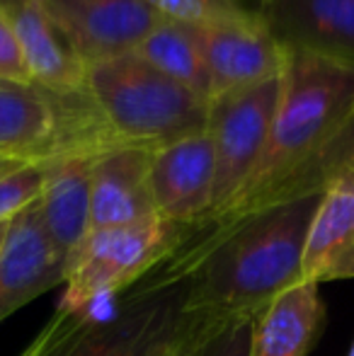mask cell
Returning <instances> with one entry per match:
<instances>
[{"label":"cell","instance_id":"cell-23","mask_svg":"<svg viewBox=\"0 0 354 356\" xmlns=\"http://www.w3.org/2000/svg\"><path fill=\"white\" fill-rule=\"evenodd\" d=\"M32 163L29 158H19V155H8V153H0V177L8 172H13V170L22 168V165Z\"/></svg>","mask_w":354,"mask_h":356},{"label":"cell","instance_id":"cell-18","mask_svg":"<svg viewBox=\"0 0 354 356\" xmlns=\"http://www.w3.org/2000/svg\"><path fill=\"white\" fill-rule=\"evenodd\" d=\"M131 54H136L141 61H146L166 78L175 80L211 102V83H209V71L204 63L202 39H199L197 27L161 19L136 44Z\"/></svg>","mask_w":354,"mask_h":356},{"label":"cell","instance_id":"cell-26","mask_svg":"<svg viewBox=\"0 0 354 356\" xmlns=\"http://www.w3.org/2000/svg\"><path fill=\"white\" fill-rule=\"evenodd\" d=\"M350 356H354V344H352V352H350Z\"/></svg>","mask_w":354,"mask_h":356},{"label":"cell","instance_id":"cell-15","mask_svg":"<svg viewBox=\"0 0 354 356\" xmlns=\"http://www.w3.org/2000/svg\"><path fill=\"white\" fill-rule=\"evenodd\" d=\"M354 279V165L323 192L303 248V282Z\"/></svg>","mask_w":354,"mask_h":356},{"label":"cell","instance_id":"cell-2","mask_svg":"<svg viewBox=\"0 0 354 356\" xmlns=\"http://www.w3.org/2000/svg\"><path fill=\"white\" fill-rule=\"evenodd\" d=\"M323 194L301 197L214 230H184L158 274L184 284L187 323L260 318L303 282L308 225Z\"/></svg>","mask_w":354,"mask_h":356},{"label":"cell","instance_id":"cell-3","mask_svg":"<svg viewBox=\"0 0 354 356\" xmlns=\"http://www.w3.org/2000/svg\"><path fill=\"white\" fill-rule=\"evenodd\" d=\"M184 284L151 274L109 305H56L49 323L17 356H170L182 332Z\"/></svg>","mask_w":354,"mask_h":356},{"label":"cell","instance_id":"cell-21","mask_svg":"<svg viewBox=\"0 0 354 356\" xmlns=\"http://www.w3.org/2000/svg\"><path fill=\"white\" fill-rule=\"evenodd\" d=\"M47 160H32L22 168L0 177V225L10 223L15 216L29 209L42 197L47 179Z\"/></svg>","mask_w":354,"mask_h":356},{"label":"cell","instance_id":"cell-13","mask_svg":"<svg viewBox=\"0 0 354 356\" xmlns=\"http://www.w3.org/2000/svg\"><path fill=\"white\" fill-rule=\"evenodd\" d=\"M151 148L114 145L95 158L90 184V230L117 228L153 218L148 187Z\"/></svg>","mask_w":354,"mask_h":356},{"label":"cell","instance_id":"cell-16","mask_svg":"<svg viewBox=\"0 0 354 356\" xmlns=\"http://www.w3.org/2000/svg\"><path fill=\"white\" fill-rule=\"evenodd\" d=\"M99 153H63L47 163L39 209L56 252L71 264L90 233V184Z\"/></svg>","mask_w":354,"mask_h":356},{"label":"cell","instance_id":"cell-5","mask_svg":"<svg viewBox=\"0 0 354 356\" xmlns=\"http://www.w3.org/2000/svg\"><path fill=\"white\" fill-rule=\"evenodd\" d=\"M184 225L168 223L161 216L90 230L68 264L58 305L81 310L131 289L175 252L184 240Z\"/></svg>","mask_w":354,"mask_h":356},{"label":"cell","instance_id":"cell-10","mask_svg":"<svg viewBox=\"0 0 354 356\" xmlns=\"http://www.w3.org/2000/svg\"><path fill=\"white\" fill-rule=\"evenodd\" d=\"M86 63L129 54L161 22L141 0H39Z\"/></svg>","mask_w":354,"mask_h":356},{"label":"cell","instance_id":"cell-1","mask_svg":"<svg viewBox=\"0 0 354 356\" xmlns=\"http://www.w3.org/2000/svg\"><path fill=\"white\" fill-rule=\"evenodd\" d=\"M354 165V66L289 51L267 145L241 192L187 230H214L323 194Z\"/></svg>","mask_w":354,"mask_h":356},{"label":"cell","instance_id":"cell-19","mask_svg":"<svg viewBox=\"0 0 354 356\" xmlns=\"http://www.w3.org/2000/svg\"><path fill=\"white\" fill-rule=\"evenodd\" d=\"M257 318L187 323L170 356H252V330Z\"/></svg>","mask_w":354,"mask_h":356},{"label":"cell","instance_id":"cell-6","mask_svg":"<svg viewBox=\"0 0 354 356\" xmlns=\"http://www.w3.org/2000/svg\"><path fill=\"white\" fill-rule=\"evenodd\" d=\"M0 153L29 160L102 153L86 92L56 97L37 85L0 80Z\"/></svg>","mask_w":354,"mask_h":356},{"label":"cell","instance_id":"cell-8","mask_svg":"<svg viewBox=\"0 0 354 356\" xmlns=\"http://www.w3.org/2000/svg\"><path fill=\"white\" fill-rule=\"evenodd\" d=\"M199 29L211 99L282 75L289 51L277 42L257 10L228 15Z\"/></svg>","mask_w":354,"mask_h":356},{"label":"cell","instance_id":"cell-24","mask_svg":"<svg viewBox=\"0 0 354 356\" xmlns=\"http://www.w3.org/2000/svg\"><path fill=\"white\" fill-rule=\"evenodd\" d=\"M24 0H0V10H5V13H10L13 8H17V5H22Z\"/></svg>","mask_w":354,"mask_h":356},{"label":"cell","instance_id":"cell-17","mask_svg":"<svg viewBox=\"0 0 354 356\" xmlns=\"http://www.w3.org/2000/svg\"><path fill=\"white\" fill-rule=\"evenodd\" d=\"M325 327L321 286L301 282L255 320L252 356H308Z\"/></svg>","mask_w":354,"mask_h":356},{"label":"cell","instance_id":"cell-11","mask_svg":"<svg viewBox=\"0 0 354 356\" xmlns=\"http://www.w3.org/2000/svg\"><path fill=\"white\" fill-rule=\"evenodd\" d=\"M68 264L56 252L39 199L10 220L0 250V323L47 291L66 284Z\"/></svg>","mask_w":354,"mask_h":356},{"label":"cell","instance_id":"cell-14","mask_svg":"<svg viewBox=\"0 0 354 356\" xmlns=\"http://www.w3.org/2000/svg\"><path fill=\"white\" fill-rule=\"evenodd\" d=\"M8 15L29 83L56 97H76L86 92L88 63L78 56L44 5L39 0H24Z\"/></svg>","mask_w":354,"mask_h":356},{"label":"cell","instance_id":"cell-9","mask_svg":"<svg viewBox=\"0 0 354 356\" xmlns=\"http://www.w3.org/2000/svg\"><path fill=\"white\" fill-rule=\"evenodd\" d=\"M216 153L209 131L151 150L148 187L156 213L175 225L199 223L214 207Z\"/></svg>","mask_w":354,"mask_h":356},{"label":"cell","instance_id":"cell-22","mask_svg":"<svg viewBox=\"0 0 354 356\" xmlns=\"http://www.w3.org/2000/svg\"><path fill=\"white\" fill-rule=\"evenodd\" d=\"M0 80L32 85L29 83L27 68H24L22 54H19L13 22H10V15L5 10H0Z\"/></svg>","mask_w":354,"mask_h":356},{"label":"cell","instance_id":"cell-4","mask_svg":"<svg viewBox=\"0 0 354 356\" xmlns=\"http://www.w3.org/2000/svg\"><path fill=\"white\" fill-rule=\"evenodd\" d=\"M86 99L107 148L151 150L207 131L211 104L131 51L88 63Z\"/></svg>","mask_w":354,"mask_h":356},{"label":"cell","instance_id":"cell-20","mask_svg":"<svg viewBox=\"0 0 354 356\" xmlns=\"http://www.w3.org/2000/svg\"><path fill=\"white\" fill-rule=\"evenodd\" d=\"M141 3H146L161 19L189 27H204L228 15L255 8V0H141Z\"/></svg>","mask_w":354,"mask_h":356},{"label":"cell","instance_id":"cell-25","mask_svg":"<svg viewBox=\"0 0 354 356\" xmlns=\"http://www.w3.org/2000/svg\"><path fill=\"white\" fill-rule=\"evenodd\" d=\"M8 228H10V223L0 225V250H3V245H5V238H8Z\"/></svg>","mask_w":354,"mask_h":356},{"label":"cell","instance_id":"cell-7","mask_svg":"<svg viewBox=\"0 0 354 356\" xmlns=\"http://www.w3.org/2000/svg\"><path fill=\"white\" fill-rule=\"evenodd\" d=\"M279 92H282V75L238 92L221 95L209 104L207 131L216 153L214 207L209 216L221 211L241 192L255 170L267 145Z\"/></svg>","mask_w":354,"mask_h":356},{"label":"cell","instance_id":"cell-12","mask_svg":"<svg viewBox=\"0 0 354 356\" xmlns=\"http://www.w3.org/2000/svg\"><path fill=\"white\" fill-rule=\"evenodd\" d=\"M287 51L354 66V0H255Z\"/></svg>","mask_w":354,"mask_h":356}]
</instances>
